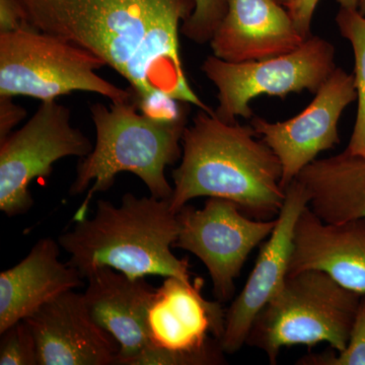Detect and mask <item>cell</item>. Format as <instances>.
<instances>
[{
    "label": "cell",
    "mask_w": 365,
    "mask_h": 365,
    "mask_svg": "<svg viewBox=\"0 0 365 365\" xmlns=\"http://www.w3.org/2000/svg\"><path fill=\"white\" fill-rule=\"evenodd\" d=\"M21 24L85 48L128 81L134 98L160 91L213 113L190 86L181 26L195 0H11Z\"/></svg>",
    "instance_id": "cell-1"
},
{
    "label": "cell",
    "mask_w": 365,
    "mask_h": 365,
    "mask_svg": "<svg viewBox=\"0 0 365 365\" xmlns=\"http://www.w3.org/2000/svg\"><path fill=\"white\" fill-rule=\"evenodd\" d=\"M257 136L251 124L230 123L199 109L185 128L181 163L173 170V212L198 197H215L232 201L254 220L277 217L287 196L282 165Z\"/></svg>",
    "instance_id": "cell-2"
},
{
    "label": "cell",
    "mask_w": 365,
    "mask_h": 365,
    "mask_svg": "<svg viewBox=\"0 0 365 365\" xmlns=\"http://www.w3.org/2000/svg\"><path fill=\"white\" fill-rule=\"evenodd\" d=\"M179 232L169 200L127 193L120 206L98 200L93 218L74 222L58 242L71 255L69 265L85 279L109 267L133 279L158 275L190 281L188 259L172 252Z\"/></svg>",
    "instance_id": "cell-3"
},
{
    "label": "cell",
    "mask_w": 365,
    "mask_h": 365,
    "mask_svg": "<svg viewBox=\"0 0 365 365\" xmlns=\"http://www.w3.org/2000/svg\"><path fill=\"white\" fill-rule=\"evenodd\" d=\"M91 117L97 140L90 155L81 158L69 194L81 195L85 200L73 215V222L88 216L91 199L108 191L117 175H135L146 185L150 195L170 200L172 185L165 178V169L182 157V137L186 119L160 121L138 112L131 102L112 103L110 108L91 105Z\"/></svg>",
    "instance_id": "cell-4"
},
{
    "label": "cell",
    "mask_w": 365,
    "mask_h": 365,
    "mask_svg": "<svg viewBox=\"0 0 365 365\" xmlns=\"http://www.w3.org/2000/svg\"><path fill=\"white\" fill-rule=\"evenodd\" d=\"M362 295L321 270L288 275L279 292L254 319L246 345L277 364L280 350L328 343L336 352L347 345Z\"/></svg>",
    "instance_id": "cell-5"
},
{
    "label": "cell",
    "mask_w": 365,
    "mask_h": 365,
    "mask_svg": "<svg viewBox=\"0 0 365 365\" xmlns=\"http://www.w3.org/2000/svg\"><path fill=\"white\" fill-rule=\"evenodd\" d=\"M107 63L85 48L29 26L0 34V96L56 100L88 91L112 103L131 102L134 93L101 78Z\"/></svg>",
    "instance_id": "cell-6"
},
{
    "label": "cell",
    "mask_w": 365,
    "mask_h": 365,
    "mask_svg": "<svg viewBox=\"0 0 365 365\" xmlns=\"http://www.w3.org/2000/svg\"><path fill=\"white\" fill-rule=\"evenodd\" d=\"M202 287V278H165L148 311L150 345L131 365L225 364L220 339L227 309L218 300L206 299Z\"/></svg>",
    "instance_id": "cell-7"
},
{
    "label": "cell",
    "mask_w": 365,
    "mask_h": 365,
    "mask_svg": "<svg viewBox=\"0 0 365 365\" xmlns=\"http://www.w3.org/2000/svg\"><path fill=\"white\" fill-rule=\"evenodd\" d=\"M336 67L332 43L313 35L294 51L267 59L234 63L211 55L201 71L217 90L216 116L232 123L239 117L251 120V102L260 96L316 93Z\"/></svg>",
    "instance_id": "cell-8"
},
{
    "label": "cell",
    "mask_w": 365,
    "mask_h": 365,
    "mask_svg": "<svg viewBox=\"0 0 365 365\" xmlns=\"http://www.w3.org/2000/svg\"><path fill=\"white\" fill-rule=\"evenodd\" d=\"M93 146L71 125V112L56 100L44 101L19 130L0 141V210L24 215L33 207L31 182L51 175L53 165L67 157L85 158Z\"/></svg>",
    "instance_id": "cell-9"
},
{
    "label": "cell",
    "mask_w": 365,
    "mask_h": 365,
    "mask_svg": "<svg viewBox=\"0 0 365 365\" xmlns=\"http://www.w3.org/2000/svg\"><path fill=\"white\" fill-rule=\"evenodd\" d=\"M180 232L174 248L195 255L210 275L213 294L225 304L234 297L235 279L250 255L272 234L277 217L259 220L232 201L211 197L202 208L185 205L177 213Z\"/></svg>",
    "instance_id": "cell-10"
},
{
    "label": "cell",
    "mask_w": 365,
    "mask_h": 365,
    "mask_svg": "<svg viewBox=\"0 0 365 365\" xmlns=\"http://www.w3.org/2000/svg\"><path fill=\"white\" fill-rule=\"evenodd\" d=\"M354 76L336 67L311 104L287 121L270 122L252 117L250 124L282 165L281 185L287 189L319 153L340 143L339 121L348 106L356 101Z\"/></svg>",
    "instance_id": "cell-11"
},
{
    "label": "cell",
    "mask_w": 365,
    "mask_h": 365,
    "mask_svg": "<svg viewBox=\"0 0 365 365\" xmlns=\"http://www.w3.org/2000/svg\"><path fill=\"white\" fill-rule=\"evenodd\" d=\"M285 191L287 196L272 234L262 245L241 294L227 309L225 333L220 339L225 354H235L246 345L257 314L279 292L287 280L295 225L309 206V195L297 180Z\"/></svg>",
    "instance_id": "cell-12"
},
{
    "label": "cell",
    "mask_w": 365,
    "mask_h": 365,
    "mask_svg": "<svg viewBox=\"0 0 365 365\" xmlns=\"http://www.w3.org/2000/svg\"><path fill=\"white\" fill-rule=\"evenodd\" d=\"M25 321L35 336L40 365L116 364L120 346L93 319L83 294L64 292Z\"/></svg>",
    "instance_id": "cell-13"
},
{
    "label": "cell",
    "mask_w": 365,
    "mask_h": 365,
    "mask_svg": "<svg viewBox=\"0 0 365 365\" xmlns=\"http://www.w3.org/2000/svg\"><path fill=\"white\" fill-rule=\"evenodd\" d=\"M304 41L287 7L275 0H227L210 47L217 58L239 63L294 51Z\"/></svg>",
    "instance_id": "cell-14"
},
{
    "label": "cell",
    "mask_w": 365,
    "mask_h": 365,
    "mask_svg": "<svg viewBox=\"0 0 365 365\" xmlns=\"http://www.w3.org/2000/svg\"><path fill=\"white\" fill-rule=\"evenodd\" d=\"M309 269L324 271L347 289L365 294V218L327 223L307 206L295 225L288 275Z\"/></svg>",
    "instance_id": "cell-15"
},
{
    "label": "cell",
    "mask_w": 365,
    "mask_h": 365,
    "mask_svg": "<svg viewBox=\"0 0 365 365\" xmlns=\"http://www.w3.org/2000/svg\"><path fill=\"white\" fill-rule=\"evenodd\" d=\"M86 306L93 319L120 346L116 365H131L150 345L148 311L155 288L144 278L128 277L109 267L86 277Z\"/></svg>",
    "instance_id": "cell-16"
},
{
    "label": "cell",
    "mask_w": 365,
    "mask_h": 365,
    "mask_svg": "<svg viewBox=\"0 0 365 365\" xmlns=\"http://www.w3.org/2000/svg\"><path fill=\"white\" fill-rule=\"evenodd\" d=\"M60 248L45 237L18 265L0 274V334L58 295L83 287L78 271L59 261Z\"/></svg>",
    "instance_id": "cell-17"
},
{
    "label": "cell",
    "mask_w": 365,
    "mask_h": 365,
    "mask_svg": "<svg viewBox=\"0 0 365 365\" xmlns=\"http://www.w3.org/2000/svg\"><path fill=\"white\" fill-rule=\"evenodd\" d=\"M295 180L309 195V208L324 222L365 218V157L344 150L317 158Z\"/></svg>",
    "instance_id": "cell-18"
},
{
    "label": "cell",
    "mask_w": 365,
    "mask_h": 365,
    "mask_svg": "<svg viewBox=\"0 0 365 365\" xmlns=\"http://www.w3.org/2000/svg\"><path fill=\"white\" fill-rule=\"evenodd\" d=\"M338 30L351 45L354 56L357 114L349 143L345 150L365 157V16L356 7L340 6L336 14Z\"/></svg>",
    "instance_id": "cell-19"
},
{
    "label": "cell",
    "mask_w": 365,
    "mask_h": 365,
    "mask_svg": "<svg viewBox=\"0 0 365 365\" xmlns=\"http://www.w3.org/2000/svg\"><path fill=\"white\" fill-rule=\"evenodd\" d=\"M331 348L319 354H307L297 360L300 365H365V294L360 300L347 345L342 351Z\"/></svg>",
    "instance_id": "cell-20"
},
{
    "label": "cell",
    "mask_w": 365,
    "mask_h": 365,
    "mask_svg": "<svg viewBox=\"0 0 365 365\" xmlns=\"http://www.w3.org/2000/svg\"><path fill=\"white\" fill-rule=\"evenodd\" d=\"M0 365H40L35 336L25 319L1 333Z\"/></svg>",
    "instance_id": "cell-21"
},
{
    "label": "cell",
    "mask_w": 365,
    "mask_h": 365,
    "mask_svg": "<svg viewBox=\"0 0 365 365\" xmlns=\"http://www.w3.org/2000/svg\"><path fill=\"white\" fill-rule=\"evenodd\" d=\"M227 11V0H195V9L182 23L181 35L198 45L210 43Z\"/></svg>",
    "instance_id": "cell-22"
},
{
    "label": "cell",
    "mask_w": 365,
    "mask_h": 365,
    "mask_svg": "<svg viewBox=\"0 0 365 365\" xmlns=\"http://www.w3.org/2000/svg\"><path fill=\"white\" fill-rule=\"evenodd\" d=\"M135 103L138 108H140L141 113L146 116L167 122L186 119L187 112H188V109L186 108L191 106L187 105L186 107H184L182 105L184 104V102L176 100L160 91L148 93L145 97L136 100Z\"/></svg>",
    "instance_id": "cell-23"
},
{
    "label": "cell",
    "mask_w": 365,
    "mask_h": 365,
    "mask_svg": "<svg viewBox=\"0 0 365 365\" xmlns=\"http://www.w3.org/2000/svg\"><path fill=\"white\" fill-rule=\"evenodd\" d=\"M319 0H294L292 6L287 7L295 26L304 39H309L312 34L314 13Z\"/></svg>",
    "instance_id": "cell-24"
},
{
    "label": "cell",
    "mask_w": 365,
    "mask_h": 365,
    "mask_svg": "<svg viewBox=\"0 0 365 365\" xmlns=\"http://www.w3.org/2000/svg\"><path fill=\"white\" fill-rule=\"evenodd\" d=\"M26 110L16 105L13 97L0 96V141L4 140L24 118Z\"/></svg>",
    "instance_id": "cell-25"
},
{
    "label": "cell",
    "mask_w": 365,
    "mask_h": 365,
    "mask_svg": "<svg viewBox=\"0 0 365 365\" xmlns=\"http://www.w3.org/2000/svg\"><path fill=\"white\" fill-rule=\"evenodd\" d=\"M23 26L18 9L11 0H0V34L11 32Z\"/></svg>",
    "instance_id": "cell-26"
},
{
    "label": "cell",
    "mask_w": 365,
    "mask_h": 365,
    "mask_svg": "<svg viewBox=\"0 0 365 365\" xmlns=\"http://www.w3.org/2000/svg\"><path fill=\"white\" fill-rule=\"evenodd\" d=\"M340 6L356 7L365 16V0H337Z\"/></svg>",
    "instance_id": "cell-27"
},
{
    "label": "cell",
    "mask_w": 365,
    "mask_h": 365,
    "mask_svg": "<svg viewBox=\"0 0 365 365\" xmlns=\"http://www.w3.org/2000/svg\"><path fill=\"white\" fill-rule=\"evenodd\" d=\"M275 1H277L278 4H281V6L287 7V9L288 6H290L294 4V0H275Z\"/></svg>",
    "instance_id": "cell-28"
}]
</instances>
